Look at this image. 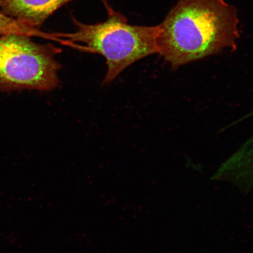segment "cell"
Masks as SVG:
<instances>
[{
    "instance_id": "obj_1",
    "label": "cell",
    "mask_w": 253,
    "mask_h": 253,
    "mask_svg": "<svg viewBox=\"0 0 253 253\" xmlns=\"http://www.w3.org/2000/svg\"><path fill=\"white\" fill-rule=\"evenodd\" d=\"M238 24L237 9L224 0H178L158 25L157 53L176 69L235 47Z\"/></svg>"
},
{
    "instance_id": "obj_2",
    "label": "cell",
    "mask_w": 253,
    "mask_h": 253,
    "mask_svg": "<svg viewBox=\"0 0 253 253\" xmlns=\"http://www.w3.org/2000/svg\"><path fill=\"white\" fill-rule=\"evenodd\" d=\"M74 33L56 34L82 51L98 53L106 60L107 71L103 84L110 83L128 66L157 53L158 26L129 24L124 15L114 10L103 23L86 24L72 18Z\"/></svg>"
},
{
    "instance_id": "obj_3",
    "label": "cell",
    "mask_w": 253,
    "mask_h": 253,
    "mask_svg": "<svg viewBox=\"0 0 253 253\" xmlns=\"http://www.w3.org/2000/svg\"><path fill=\"white\" fill-rule=\"evenodd\" d=\"M27 35L0 37V91H49L58 87L61 65L55 59L61 49L39 44Z\"/></svg>"
},
{
    "instance_id": "obj_4",
    "label": "cell",
    "mask_w": 253,
    "mask_h": 253,
    "mask_svg": "<svg viewBox=\"0 0 253 253\" xmlns=\"http://www.w3.org/2000/svg\"><path fill=\"white\" fill-rule=\"evenodd\" d=\"M72 0H0L3 13L39 28L53 12ZM107 12L112 8L100 0Z\"/></svg>"
},
{
    "instance_id": "obj_5",
    "label": "cell",
    "mask_w": 253,
    "mask_h": 253,
    "mask_svg": "<svg viewBox=\"0 0 253 253\" xmlns=\"http://www.w3.org/2000/svg\"><path fill=\"white\" fill-rule=\"evenodd\" d=\"M12 33L25 34L31 37H47L49 36L41 31L39 28L0 12V37Z\"/></svg>"
}]
</instances>
